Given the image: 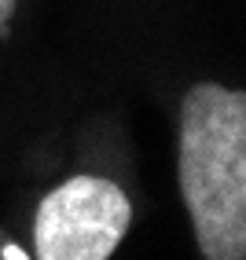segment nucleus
Here are the masks:
<instances>
[{
	"label": "nucleus",
	"instance_id": "nucleus-4",
	"mask_svg": "<svg viewBox=\"0 0 246 260\" xmlns=\"http://www.w3.org/2000/svg\"><path fill=\"white\" fill-rule=\"evenodd\" d=\"M4 253H8V260H26V256H22V253H19V249H15V246H8V249H4Z\"/></svg>",
	"mask_w": 246,
	"mask_h": 260
},
{
	"label": "nucleus",
	"instance_id": "nucleus-1",
	"mask_svg": "<svg viewBox=\"0 0 246 260\" xmlns=\"http://www.w3.org/2000/svg\"><path fill=\"white\" fill-rule=\"evenodd\" d=\"M177 183L206 260H246V92L191 84L180 103Z\"/></svg>",
	"mask_w": 246,
	"mask_h": 260
},
{
	"label": "nucleus",
	"instance_id": "nucleus-2",
	"mask_svg": "<svg viewBox=\"0 0 246 260\" xmlns=\"http://www.w3.org/2000/svg\"><path fill=\"white\" fill-rule=\"evenodd\" d=\"M132 223L129 194L103 176H70L48 190L33 220L37 260H111Z\"/></svg>",
	"mask_w": 246,
	"mask_h": 260
},
{
	"label": "nucleus",
	"instance_id": "nucleus-3",
	"mask_svg": "<svg viewBox=\"0 0 246 260\" xmlns=\"http://www.w3.org/2000/svg\"><path fill=\"white\" fill-rule=\"evenodd\" d=\"M15 4L19 0H0V33H8V19L15 15Z\"/></svg>",
	"mask_w": 246,
	"mask_h": 260
}]
</instances>
